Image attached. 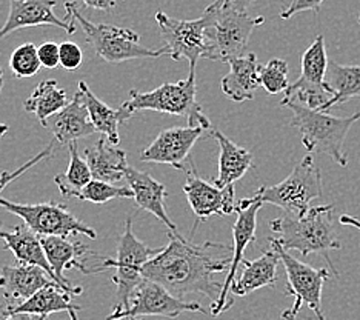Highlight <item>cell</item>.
I'll return each instance as SVG.
<instances>
[{"instance_id":"6","label":"cell","mask_w":360,"mask_h":320,"mask_svg":"<svg viewBox=\"0 0 360 320\" xmlns=\"http://www.w3.org/2000/svg\"><path fill=\"white\" fill-rule=\"evenodd\" d=\"M65 11L82 25L86 42L93 46L94 53L108 63H120L134 59H158L168 56L167 46L153 49L141 45V36L129 28L108 23H94L84 18L75 2L65 4Z\"/></svg>"},{"instance_id":"29","label":"cell","mask_w":360,"mask_h":320,"mask_svg":"<svg viewBox=\"0 0 360 320\" xmlns=\"http://www.w3.org/2000/svg\"><path fill=\"white\" fill-rule=\"evenodd\" d=\"M326 76L328 79L325 80V84L331 91L333 98L321 111L326 113L333 106L342 105L353 97L360 96V65H348L347 67V65L330 62Z\"/></svg>"},{"instance_id":"35","label":"cell","mask_w":360,"mask_h":320,"mask_svg":"<svg viewBox=\"0 0 360 320\" xmlns=\"http://www.w3.org/2000/svg\"><path fill=\"white\" fill-rule=\"evenodd\" d=\"M53 146H54V142H51L50 145H48V146L45 148V150H42L39 154H36L34 158L30 159V160L25 163V165L19 167L18 169H14V171H2V172H0V194H2V191L5 190L6 185H10V184L13 182V180L20 177L22 174H25V172H27L28 169H31L32 167H36L37 163L44 162V160H46V159H50L51 155H53Z\"/></svg>"},{"instance_id":"13","label":"cell","mask_w":360,"mask_h":320,"mask_svg":"<svg viewBox=\"0 0 360 320\" xmlns=\"http://www.w3.org/2000/svg\"><path fill=\"white\" fill-rule=\"evenodd\" d=\"M182 313L208 314L198 302H186L171 294L162 285L145 279L129 302V308L117 314H110L106 320H143L150 316L176 319Z\"/></svg>"},{"instance_id":"28","label":"cell","mask_w":360,"mask_h":320,"mask_svg":"<svg viewBox=\"0 0 360 320\" xmlns=\"http://www.w3.org/2000/svg\"><path fill=\"white\" fill-rule=\"evenodd\" d=\"M211 137L216 139L220 148L219 171L212 182L220 188L234 185L252 167V154L230 141L222 131L214 129L211 133Z\"/></svg>"},{"instance_id":"12","label":"cell","mask_w":360,"mask_h":320,"mask_svg":"<svg viewBox=\"0 0 360 320\" xmlns=\"http://www.w3.org/2000/svg\"><path fill=\"white\" fill-rule=\"evenodd\" d=\"M155 22H158L160 36L168 49V56L176 62L186 59L190 62V71L195 72L198 62L200 59H207L208 11H203L199 19L177 20L159 10L155 13Z\"/></svg>"},{"instance_id":"17","label":"cell","mask_w":360,"mask_h":320,"mask_svg":"<svg viewBox=\"0 0 360 320\" xmlns=\"http://www.w3.org/2000/svg\"><path fill=\"white\" fill-rule=\"evenodd\" d=\"M75 294L67 291L59 283L45 286L30 299L19 303H6L0 307V320L15 316H25L28 320H48L54 313H68L70 320H79L80 305L72 302Z\"/></svg>"},{"instance_id":"46","label":"cell","mask_w":360,"mask_h":320,"mask_svg":"<svg viewBox=\"0 0 360 320\" xmlns=\"http://www.w3.org/2000/svg\"><path fill=\"white\" fill-rule=\"evenodd\" d=\"M357 20H359V23H360V14H359V18H357Z\"/></svg>"},{"instance_id":"19","label":"cell","mask_w":360,"mask_h":320,"mask_svg":"<svg viewBox=\"0 0 360 320\" xmlns=\"http://www.w3.org/2000/svg\"><path fill=\"white\" fill-rule=\"evenodd\" d=\"M40 242H42L46 260L53 269L57 282L75 295L84 291L82 286H72V283L65 277V271L70 268H77L80 269V273L91 274V268H86L85 264H82V257L89 252L86 245L77 241H71L70 237L59 236H42Z\"/></svg>"},{"instance_id":"10","label":"cell","mask_w":360,"mask_h":320,"mask_svg":"<svg viewBox=\"0 0 360 320\" xmlns=\"http://www.w3.org/2000/svg\"><path fill=\"white\" fill-rule=\"evenodd\" d=\"M271 248L277 251L286 273V294L294 295L291 313L299 314L302 305H307L316 314L317 320H326L322 308L323 283L331 279V271L326 268H313L291 254L281 245L277 237H269Z\"/></svg>"},{"instance_id":"38","label":"cell","mask_w":360,"mask_h":320,"mask_svg":"<svg viewBox=\"0 0 360 320\" xmlns=\"http://www.w3.org/2000/svg\"><path fill=\"white\" fill-rule=\"evenodd\" d=\"M322 4L323 0H292L288 8H285V10L281 11V18L290 19L292 15H296L299 13H305V11H314L317 14L321 11Z\"/></svg>"},{"instance_id":"3","label":"cell","mask_w":360,"mask_h":320,"mask_svg":"<svg viewBox=\"0 0 360 320\" xmlns=\"http://www.w3.org/2000/svg\"><path fill=\"white\" fill-rule=\"evenodd\" d=\"M283 106H288L292 111L291 127L299 129L302 143L308 153L326 154L340 167L348 165L343 142L351 127L360 120V111L349 117H335L325 111L311 110L297 102H286Z\"/></svg>"},{"instance_id":"8","label":"cell","mask_w":360,"mask_h":320,"mask_svg":"<svg viewBox=\"0 0 360 320\" xmlns=\"http://www.w3.org/2000/svg\"><path fill=\"white\" fill-rule=\"evenodd\" d=\"M322 172L314 155L309 153L281 184L260 186L252 199L260 203H271L288 215L302 216L311 208V202L322 197Z\"/></svg>"},{"instance_id":"36","label":"cell","mask_w":360,"mask_h":320,"mask_svg":"<svg viewBox=\"0 0 360 320\" xmlns=\"http://www.w3.org/2000/svg\"><path fill=\"white\" fill-rule=\"evenodd\" d=\"M82 62H84V53L77 44L75 42H63L60 44V67L75 71L77 70Z\"/></svg>"},{"instance_id":"2","label":"cell","mask_w":360,"mask_h":320,"mask_svg":"<svg viewBox=\"0 0 360 320\" xmlns=\"http://www.w3.org/2000/svg\"><path fill=\"white\" fill-rule=\"evenodd\" d=\"M339 222L334 219V205L311 207L305 215H288L274 219L269 228L277 234L281 245L286 251H299L307 257L309 254H321L328 262L330 271L339 276L330 257L331 250H340L338 239Z\"/></svg>"},{"instance_id":"20","label":"cell","mask_w":360,"mask_h":320,"mask_svg":"<svg viewBox=\"0 0 360 320\" xmlns=\"http://www.w3.org/2000/svg\"><path fill=\"white\" fill-rule=\"evenodd\" d=\"M42 127L51 131L56 141L62 145H70L96 133L80 91L75 94L72 101H70L63 110L48 117Z\"/></svg>"},{"instance_id":"11","label":"cell","mask_w":360,"mask_h":320,"mask_svg":"<svg viewBox=\"0 0 360 320\" xmlns=\"http://www.w3.org/2000/svg\"><path fill=\"white\" fill-rule=\"evenodd\" d=\"M328 65L330 60L325 48V37L319 34L302 56L300 77L286 88L281 106L286 102H297L311 110L321 111L333 98L331 91L325 84Z\"/></svg>"},{"instance_id":"16","label":"cell","mask_w":360,"mask_h":320,"mask_svg":"<svg viewBox=\"0 0 360 320\" xmlns=\"http://www.w3.org/2000/svg\"><path fill=\"white\" fill-rule=\"evenodd\" d=\"M57 0H10V13L0 25V40L11 32L30 27H56L68 34L76 32V19L67 13L65 19L57 18L54 8Z\"/></svg>"},{"instance_id":"30","label":"cell","mask_w":360,"mask_h":320,"mask_svg":"<svg viewBox=\"0 0 360 320\" xmlns=\"http://www.w3.org/2000/svg\"><path fill=\"white\" fill-rule=\"evenodd\" d=\"M70 103L67 93L57 84V80H42L32 94L23 102V110L36 114L40 123L56 113L63 110Z\"/></svg>"},{"instance_id":"21","label":"cell","mask_w":360,"mask_h":320,"mask_svg":"<svg viewBox=\"0 0 360 320\" xmlns=\"http://www.w3.org/2000/svg\"><path fill=\"white\" fill-rule=\"evenodd\" d=\"M51 283L59 282H56L45 269L36 265L18 264L0 268V290L8 303L27 300Z\"/></svg>"},{"instance_id":"31","label":"cell","mask_w":360,"mask_h":320,"mask_svg":"<svg viewBox=\"0 0 360 320\" xmlns=\"http://www.w3.org/2000/svg\"><path fill=\"white\" fill-rule=\"evenodd\" d=\"M70 150V163L68 168L62 174L54 177V184L59 188L63 197H79L82 190L93 180V172L89 169L85 158L79 154L77 142L68 145Z\"/></svg>"},{"instance_id":"27","label":"cell","mask_w":360,"mask_h":320,"mask_svg":"<svg viewBox=\"0 0 360 320\" xmlns=\"http://www.w3.org/2000/svg\"><path fill=\"white\" fill-rule=\"evenodd\" d=\"M79 91L82 93V97H84L89 119H91L97 133H102L108 139L110 143L119 145V125L133 117L134 113H131L124 105L120 108H111V106L102 102L101 98H97V96H94L85 80L79 82Z\"/></svg>"},{"instance_id":"45","label":"cell","mask_w":360,"mask_h":320,"mask_svg":"<svg viewBox=\"0 0 360 320\" xmlns=\"http://www.w3.org/2000/svg\"><path fill=\"white\" fill-rule=\"evenodd\" d=\"M6 320H25V319L20 317V316H15V317H10V319H6Z\"/></svg>"},{"instance_id":"26","label":"cell","mask_w":360,"mask_h":320,"mask_svg":"<svg viewBox=\"0 0 360 320\" xmlns=\"http://www.w3.org/2000/svg\"><path fill=\"white\" fill-rule=\"evenodd\" d=\"M242 264V273L231 286V297L233 294L237 297H245L252 291L277 283V267L281 264V257L276 250L265 251L256 260L245 259Z\"/></svg>"},{"instance_id":"42","label":"cell","mask_w":360,"mask_h":320,"mask_svg":"<svg viewBox=\"0 0 360 320\" xmlns=\"http://www.w3.org/2000/svg\"><path fill=\"white\" fill-rule=\"evenodd\" d=\"M282 319L283 320H296V316H294L290 309H286L282 313Z\"/></svg>"},{"instance_id":"39","label":"cell","mask_w":360,"mask_h":320,"mask_svg":"<svg viewBox=\"0 0 360 320\" xmlns=\"http://www.w3.org/2000/svg\"><path fill=\"white\" fill-rule=\"evenodd\" d=\"M119 0H84V5L91 8V10L99 11H110L117 5Z\"/></svg>"},{"instance_id":"22","label":"cell","mask_w":360,"mask_h":320,"mask_svg":"<svg viewBox=\"0 0 360 320\" xmlns=\"http://www.w3.org/2000/svg\"><path fill=\"white\" fill-rule=\"evenodd\" d=\"M125 179L128 186L134 194V200L139 208L151 212L153 216L158 217L163 225H165L169 231L179 233L177 226L173 224V220L168 217L165 200L168 197L167 186L158 182L154 177H151L148 172L141 171L133 167H128Z\"/></svg>"},{"instance_id":"5","label":"cell","mask_w":360,"mask_h":320,"mask_svg":"<svg viewBox=\"0 0 360 320\" xmlns=\"http://www.w3.org/2000/svg\"><path fill=\"white\" fill-rule=\"evenodd\" d=\"M198 87H195V72L190 71V76L184 80L163 84L153 91H137L131 89L129 98L124 103L131 113L137 111H158L171 114V116H185L188 127L202 128L211 137L214 131L210 119L205 116L202 106L195 102Z\"/></svg>"},{"instance_id":"7","label":"cell","mask_w":360,"mask_h":320,"mask_svg":"<svg viewBox=\"0 0 360 320\" xmlns=\"http://www.w3.org/2000/svg\"><path fill=\"white\" fill-rule=\"evenodd\" d=\"M207 11L210 14L207 59L224 63L243 56L252 31L265 22V18H251L248 13L225 6L222 0L212 2Z\"/></svg>"},{"instance_id":"43","label":"cell","mask_w":360,"mask_h":320,"mask_svg":"<svg viewBox=\"0 0 360 320\" xmlns=\"http://www.w3.org/2000/svg\"><path fill=\"white\" fill-rule=\"evenodd\" d=\"M8 129H10L8 128V125H5V123H0V139H2L8 133Z\"/></svg>"},{"instance_id":"32","label":"cell","mask_w":360,"mask_h":320,"mask_svg":"<svg viewBox=\"0 0 360 320\" xmlns=\"http://www.w3.org/2000/svg\"><path fill=\"white\" fill-rule=\"evenodd\" d=\"M79 200L103 205L114 199H134V194L129 186H117L103 180L93 179L77 197Z\"/></svg>"},{"instance_id":"34","label":"cell","mask_w":360,"mask_h":320,"mask_svg":"<svg viewBox=\"0 0 360 320\" xmlns=\"http://www.w3.org/2000/svg\"><path fill=\"white\" fill-rule=\"evenodd\" d=\"M260 85L269 94L286 91L288 84V63L283 59H271L260 68Z\"/></svg>"},{"instance_id":"37","label":"cell","mask_w":360,"mask_h":320,"mask_svg":"<svg viewBox=\"0 0 360 320\" xmlns=\"http://www.w3.org/2000/svg\"><path fill=\"white\" fill-rule=\"evenodd\" d=\"M39 59L45 68H57L60 65V45L54 42H45L39 46Z\"/></svg>"},{"instance_id":"14","label":"cell","mask_w":360,"mask_h":320,"mask_svg":"<svg viewBox=\"0 0 360 320\" xmlns=\"http://www.w3.org/2000/svg\"><path fill=\"white\" fill-rule=\"evenodd\" d=\"M260 202H256L252 197H248V199H242L237 202L236 212H237V219L234 222L233 226V237H234V246H233V260H231V267L228 269L226 277L222 285V291H220L219 299L216 302H212L211 311L210 313L212 316H219L225 313L226 309H230L233 307V297L230 295L231 286L236 281V273L239 267L242 265L243 254L247 246L256 241V226H257V212L262 208Z\"/></svg>"},{"instance_id":"9","label":"cell","mask_w":360,"mask_h":320,"mask_svg":"<svg viewBox=\"0 0 360 320\" xmlns=\"http://www.w3.org/2000/svg\"><path fill=\"white\" fill-rule=\"evenodd\" d=\"M0 207L23 220L30 229L37 236H59L71 237L85 234L89 239H97L91 226L77 219L68 210L67 205L45 202V203H15L0 197Z\"/></svg>"},{"instance_id":"24","label":"cell","mask_w":360,"mask_h":320,"mask_svg":"<svg viewBox=\"0 0 360 320\" xmlns=\"http://www.w3.org/2000/svg\"><path fill=\"white\" fill-rule=\"evenodd\" d=\"M0 241L4 242L5 250L13 252L18 264L40 267L57 282L53 269L46 260L40 236H37L25 224L14 226L13 229H4L0 226Z\"/></svg>"},{"instance_id":"25","label":"cell","mask_w":360,"mask_h":320,"mask_svg":"<svg viewBox=\"0 0 360 320\" xmlns=\"http://www.w3.org/2000/svg\"><path fill=\"white\" fill-rule=\"evenodd\" d=\"M85 160L93 172V179L103 180L108 184H117L125 179L128 169L127 153L101 137L94 145L85 150Z\"/></svg>"},{"instance_id":"40","label":"cell","mask_w":360,"mask_h":320,"mask_svg":"<svg viewBox=\"0 0 360 320\" xmlns=\"http://www.w3.org/2000/svg\"><path fill=\"white\" fill-rule=\"evenodd\" d=\"M222 2L225 6L233 8V10L247 13L248 8L255 2H257V0H222Z\"/></svg>"},{"instance_id":"41","label":"cell","mask_w":360,"mask_h":320,"mask_svg":"<svg viewBox=\"0 0 360 320\" xmlns=\"http://www.w3.org/2000/svg\"><path fill=\"white\" fill-rule=\"evenodd\" d=\"M339 224L347 225V226H354V228L360 229V220L353 217V216H348V215H342L340 219H339Z\"/></svg>"},{"instance_id":"44","label":"cell","mask_w":360,"mask_h":320,"mask_svg":"<svg viewBox=\"0 0 360 320\" xmlns=\"http://www.w3.org/2000/svg\"><path fill=\"white\" fill-rule=\"evenodd\" d=\"M2 89H4V70L0 67V94H2Z\"/></svg>"},{"instance_id":"4","label":"cell","mask_w":360,"mask_h":320,"mask_svg":"<svg viewBox=\"0 0 360 320\" xmlns=\"http://www.w3.org/2000/svg\"><path fill=\"white\" fill-rule=\"evenodd\" d=\"M160 250L150 248L133 231V217L125 220L124 233L120 234L116 257L103 259L101 267L91 268V274L102 273L105 269L114 268L112 283L116 285V299L112 303V313L117 314L129 308V302L139 286L145 281L143 267Z\"/></svg>"},{"instance_id":"33","label":"cell","mask_w":360,"mask_h":320,"mask_svg":"<svg viewBox=\"0 0 360 320\" xmlns=\"http://www.w3.org/2000/svg\"><path fill=\"white\" fill-rule=\"evenodd\" d=\"M39 46L34 44H23L14 49L10 57V68L18 79H27L36 76L42 63L39 59Z\"/></svg>"},{"instance_id":"15","label":"cell","mask_w":360,"mask_h":320,"mask_svg":"<svg viewBox=\"0 0 360 320\" xmlns=\"http://www.w3.org/2000/svg\"><path fill=\"white\" fill-rule=\"evenodd\" d=\"M184 193L186 200L199 222L207 220L211 216H228L236 212V190L234 185L220 188L203 180L190 160V168L186 171Z\"/></svg>"},{"instance_id":"18","label":"cell","mask_w":360,"mask_h":320,"mask_svg":"<svg viewBox=\"0 0 360 320\" xmlns=\"http://www.w3.org/2000/svg\"><path fill=\"white\" fill-rule=\"evenodd\" d=\"M207 134L205 129L195 127H173L163 129L150 146L141 153V160L146 163H163L177 171H186L185 162L195 142Z\"/></svg>"},{"instance_id":"23","label":"cell","mask_w":360,"mask_h":320,"mask_svg":"<svg viewBox=\"0 0 360 320\" xmlns=\"http://www.w3.org/2000/svg\"><path fill=\"white\" fill-rule=\"evenodd\" d=\"M230 71L220 80L225 96L234 102L252 101L260 85V65L255 53L243 54L228 62Z\"/></svg>"},{"instance_id":"1","label":"cell","mask_w":360,"mask_h":320,"mask_svg":"<svg viewBox=\"0 0 360 320\" xmlns=\"http://www.w3.org/2000/svg\"><path fill=\"white\" fill-rule=\"evenodd\" d=\"M168 245L146 262L143 277L162 285L176 297L200 293L216 302L222 285L214 276L228 271L233 246L219 242L193 243L180 233H168Z\"/></svg>"}]
</instances>
